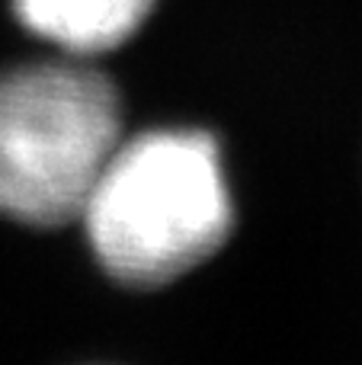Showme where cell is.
<instances>
[{"instance_id":"cell-3","label":"cell","mask_w":362,"mask_h":365,"mask_svg":"<svg viewBox=\"0 0 362 365\" xmlns=\"http://www.w3.org/2000/svg\"><path fill=\"white\" fill-rule=\"evenodd\" d=\"M154 0H13L23 26L64 55H100L122 45L151 13Z\"/></svg>"},{"instance_id":"cell-2","label":"cell","mask_w":362,"mask_h":365,"mask_svg":"<svg viewBox=\"0 0 362 365\" xmlns=\"http://www.w3.org/2000/svg\"><path fill=\"white\" fill-rule=\"evenodd\" d=\"M119 141V93L103 71L77 55L4 71L0 215L36 227L77 221Z\"/></svg>"},{"instance_id":"cell-1","label":"cell","mask_w":362,"mask_h":365,"mask_svg":"<svg viewBox=\"0 0 362 365\" xmlns=\"http://www.w3.org/2000/svg\"><path fill=\"white\" fill-rule=\"evenodd\" d=\"M231 218L222 158L202 132L119 141L81 212L109 276L141 289L205 263L228 240Z\"/></svg>"}]
</instances>
